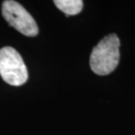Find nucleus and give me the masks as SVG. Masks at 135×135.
Segmentation results:
<instances>
[{"label": "nucleus", "instance_id": "7ed1b4c3", "mask_svg": "<svg viewBox=\"0 0 135 135\" xmlns=\"http://www.w3.org/2000/svg\"><path fill=\"white\" fill-rule=\"evenodd\" d=\"M2 15L11 26L26 36L34 37L39 33L34 18L20 3L12 0L4 1Z\"/></svg>", "mask_w": 135, "mask_h": 135}, {"label": "nucleus", "instance_id": "20e7f679", "mask_svg": "<svg viewBox=\"0 0 135 135\" xmlns=\"http://www.w3.org/2000/svg\"><path fill=\"white\" fill-rule=\"evenodd\" d=\"M55 6L66 15H76L81 12L83 6L82 0H55Z\"/></svg>", "mask_w": 135, "mask_h": 135}, {"label": "nucleus", "instance_id": "f257e3e1", "mask_svg": "<svg viewBox=\"0 0 135 135\" xmlns=\"http://www.w3.org/2000/svg\"><path fill=\"white\" fill-rule=\"evenodd\" d=\"M120 41L114 33L105 36L93 48L90 58L91 70L98 75L110 74L119 61Z\"/></svg>", "mask_w": 135, "mask_h": 135}, {"label": "nucleus", "instance_id": "f03ea898", "mask_svg": "<svg viewBox=\"0 0 135 135\" xmlns=\"http://www.w3.org/2000/svg\"><path fill=\"white\" fill-rule=\"evenodd\" d=\"M0 75L12 86H20L28 79V71L22 57L12 47L0 49Z\"/></svg>", "mask_w": 135, "mask_h": 135}]
</instances>
